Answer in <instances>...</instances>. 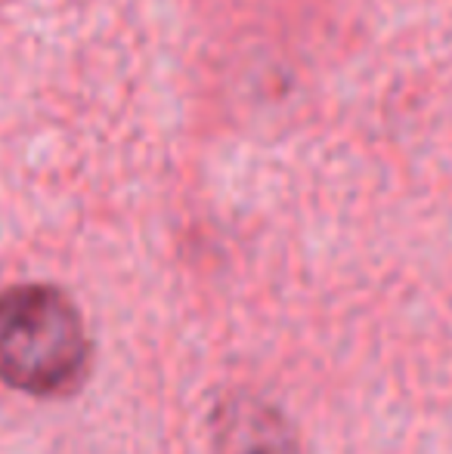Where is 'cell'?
Listing matches in <instances>:
<instances>
[{
	"label": "cell",
	"mask_w": 452,
	"mask_h": 454,
	"mask_svg": "<svg viewBox=\"0 0 452 454\" xmlns=\"http://www.w3.org/2000/svg\"><path fill=\"white\" fill-rule=\"evenodd\" d=\"M91 368V337L78 306L53 285L0 294V380L28 395L72 393Z\"/></svg>",
	"instance_id": "obj_1"
},
{
	"label": "cell",
	"mask_w": 452,
	"mask_h": 454,
	"mask_svg": "<svg viewBox=\"0 0 452 454\" xmlns=\"http://www.w3.org/2000/svg\"><path fill=\"white\" fill-rule=\"evenodd\" d=\"M218 454H297L295 430L279 408L254 395H229L214 414Z\"/></svg>",
	"instance_id": "obj_2"
}]
</instances>
